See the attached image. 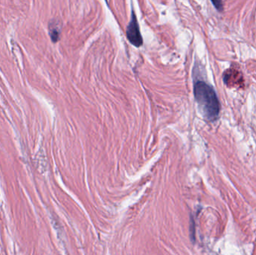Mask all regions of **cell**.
<instances>
[{
	"label": "cell",
	"mask_w": 256,
	"mask_h": 255,
	"mask_svg": "<svg viewBox=\"0 0 256 255\" xmlns=\"http://www.w3.org/2000/svg\"><path fill=\"white\" fill-rule=\"evenodd\" d=\"M214 6L216 7V10L219 11H222L224 9V4H222V0H212Z\"/></svg>",
	"instance_id": "cell-4"
},
{
	"label": "cell",
	"mask_w": 256,
	"mask_h": 255,
	"mask_svg": "<svg viewBox=\"0 0 256 255\" xmlns=\"http://www.w3.org/2000/svg\"><path fill=\"white\" fill-rule=\"evenodd\" d=\"M60 33V29L56 28V27L50 28V34L51 39H52V41L56 42L58 40Z\"/></svg>",
	"instance_id": "cell-3"
},
{
	"label": "cell",
	"mask_w": 256,
	"mask_h": 255,
	"mask_svg": "<svg viewBox=\"0 0 256 255\" xmlns=\"http://www.w3.org/2000/svg\"><path fill=\"white\" fill-rule=\"evenodd\" d=\"M194 96L203 116L208 121L218 119L220 103L213 87L204 81H197L194 84Z\"/></svg>",
	"instance_id": "cell-1"
},
{
	"label": "cell",
	"mask_w": 256,
	"mask_h": 255,
	"mask_svg": "<svg viewBox=\"0 0 256 255\" xmlns=\"http://www.w3.org/2000/svg\"><path fill=\"white\" fill-rule=\"evenodd\" d=\"M127 37L130 43L136 47H140L142 45V37L140 25L134 11L132 12L130 20L128 25Z\"/></svg>",
	"instance_id": "cell-2"
}]
</instances>
